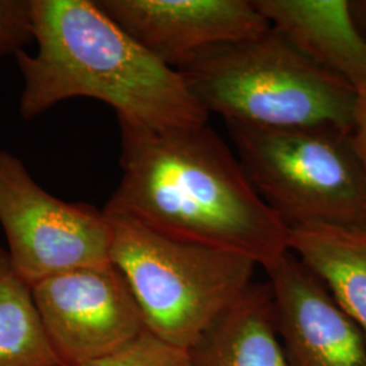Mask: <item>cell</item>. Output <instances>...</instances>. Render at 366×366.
Returning <instances> with one entry per match:
<instances>
[{
	"label": "cell",
	"mask_w": 366,
	"mask_h": 366,
	"mask_svg": "<svg viewBox=\"0 0 366 366\" xmlns=\"http://www.w3.org/2000/svg\"><path fill=\"white\" fill-rule=\"evenodd\" d=\"M33 18L37 53L15 54L25 119L66 99L92 98L113 107L117 119L149 128L208 124L179 72L147 52L95 0H33Z\"/></svg>",
	"instance_id": "2"
},
{
	"label": "cell",
	"mask_w": 366,
	"mask_h": 366,
	"mask_svg": "<svg viewBox=\"0 0 366 366\" xmlns=\"http://www.w3.org/2000/svg\"><path fill=\"white\" fill-rule=\"evenodd\" d=\"M60 366H87L143 334L144 317L113 263L53 275L31 287Z\"/></svg>",
	"instance_id": "7"
},
{
	"label": "cell",
	"mask_w": 366,
	"mask_h": 366,
	"mask_svg": "<svg viewBox=\"0 0 366 366\" xmlns=\"http://www.w3.org/2000/svg\"><path fill=\"white\" fill-rule=\"evenodd\" d=\"M205 112L257 128H334L350 134L357 92L272 27L194 53L177 68Z\"/></svg>",
	"instance_id": "3"
},
{
	"label": "cell",
	"mask_w": 366,
	"mask_h": 366,
	"mask_svg": "<svg viewBox=\"0 0 366 366\" xmlns=\"http://www.w3.org/2000/svg\"><path fill=\"white\" fill-rule=\"evenodd\" d=\"M350 10L355 25L366 37V0L350 1Z\"/></svg>",
	"instance_id": "17"
},
{
	"label": "cell",
	"mask_w": 366,
	"mask_h": 366,
	"mask_svg": "<svg viewBox=\"0 0 366 366\" xmlns=\"http://www.w3.org/2000/svg\"><path fill=\"white\" fill-rule=\"evenodd\" d=\"M288 366H366V337L290 251L264 269Z\"/></svg>",
	"instance_id": "9"
},
{
	"label": "cell",
	"mask_w": 366,
	"mask_h": 366,
	"mask_svg": "<svg viewBox=\"0 0 366 366\" xmlns=\"http://www.w3.org/2000/svg\"><path fill=\"white\" fill-rule=\"evenodd\" d=\"M121 181L104 212L247 257L263 269L288 251V228L257 194L208 124L149 128L118 119Z\"/></svg>",
	"instance_id": "1"
},
{
	"label": "cell",
	"mask_w": 366,
	"mask_h": 366,
	"mask_svg": "<svg viewBox=\"0 0 366 366\" xmlns=\"http://www.w3.org/2000/svg\"><path fill=\"white\" fill-rule=\"evenodd\" d=\"M255 7L301 54L349 83L366 86V37L347 0H254Z\"/></svg>",
	"instance_id": "10"
},
{
	"label": "cell",
	"mask_w": 366,
	"mask_h": 366,
	"mask_svg": "<svg viewBox=\"0 0 366 366\" xmlns=\"http://www.w3.org/2000/svg\"><path fill=\"white\" fill-rule=\"evenodd\" d=\"M34 41L33 0H0V60Z\"/></svg>",
	"instance_id": "15"
},
{
	"label": "cell",
	"mask_w": 366,
	"mask_h": 366,
	"mask_svg": "<svg viewBox=\"0 0 366 366\" xmlns=\"http://www.w3.org/2000/svg\"><path fill=\"white\" fill-rule=\"evenodd\" d=\"M105 214L112 224L110 262L129 285L147 330L171 345L190 350L252 282L258 264L247 257Z\"/></svg>",
	"instance_id": "4"
},
{
	"label": "cell",
	"mask_w": 366,
	"mask_h": 366,
	"mask_svg": "<svg viewBox=\"0 0 366 366\" xmlns=\"http://www.w3.org/2000/svg\"><path fill=\"white\" fill-rule=\"evenodd\" d=\"M140 46L177 69L210 46L255 39L270 25L254 0H95Z\"/></svg>",
	"instance_id": "8"
},
{
	"label": "cell",
	"mask_w": 366,
	"mask_h": 366,
	"mask_svg": "<svg viewBox=\"0 0 366 366\" xmlns=\"http://www.w3.org/2000/svg\"><path fill=\"white\" fill-rule=\"evenodd\" d=\"M87 366H196L189 350L160 340L145 330L136 340Z\"/></svg>",
	"instance_id": "14"
},
{
	"label": "cell",
	"mask_w": 366,
	"mask_h": 366,
	"mask_svg": "<svg viewBox=\"0 0 366 366\" xmlns=\"http://www.w3.org/2000/svg\"><path fill=\"white\" fill-rule=\"evenodd\" d=\"M0 366H60L34 304L31 288L0 247Z\"/></svg>",
	"instance_id": "13"
},
{
	"label": "cell",
	"mask_w": 366,
	"mask_h": 366,
	"mask_svg": "<svg viewBox=\"0 0 366 366\" xmlns=\"http://www.w3.org/2000/svg\"><path fill=\"white\" fill-rule=\"evenodd\" d=\"M288 249L325 284L366 337V228H289Z\"/></svg>",
	"instance_id": "12"
},
{
	"label": "cell",
	"mask_w": 366,
	"mask_h": 366,
	"mask_svg": "<svg viewBox=\"0 0 366 366\" xmlns=\"http://www.w3.org/2000/svg\"><path fill=\"white\" fill-rule=\"evenodd\" d=\"M196 366H288L267 282H251L189 350Z\"/></svg>",
	"instance_id": "11"
},
{
	"label": "cell",
	"mask_w": 366,
	"mask_h": 366,
	"mask_svg": "<svg viewBox=\"0 0 366 366\" xmlns=\"http://www.w3.org/2000/svg\"><path fill=\"white\" fill-rule=\"evenodd\" d=\"M349 139L366 186V86L357 90Z\"/></svg>",
	"instance_id": "16"
},
{
	"label": "cell",
	"mask_w": 366,
	"mask_h": 366,
	"mask_svg": "<svg viewBox=\"0 0 366 366\" xmlns=\"http://www.w3.org/2000/svg\"><path fill=\"white\" fill-rule=\"evenodd\" d=\"M225 124L249 182L288 229L366 228V186L347 133Z\"/></svg>",
	"instance_id": "5"
},
{
	"label": "cell",
	"mask_w": 366,
	"mask_h": 366,
	"mask_svg": "<svg viewBox=\"0 0 366 366\" xmlns=\"http://www.w3.org/2000/svg\"><path fill=\"white\" fill-rule=\"evenodd\" d=\"M0 225L14 272L30 288L53 275L112 263L105 212L52 196L7 151H0Z\"/></svg>",
	"instance_id": "6"
}]
</instances>
